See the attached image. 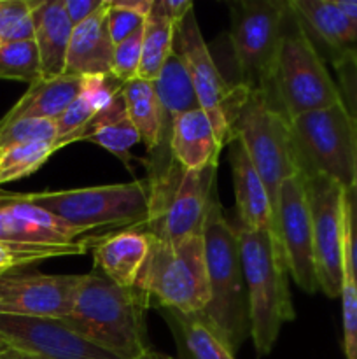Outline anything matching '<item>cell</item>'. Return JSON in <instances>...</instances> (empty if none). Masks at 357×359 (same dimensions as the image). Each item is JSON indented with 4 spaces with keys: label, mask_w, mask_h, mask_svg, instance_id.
I'll return each instance as SVG.
<instances>
[{
    "label": "cell",
    "mask_w": 357,
    "mask_h": 359,
    "mask_svg": "<svg viewBox=\"0 0 357 359\" xmlns=\"http://www.w3.org/2000/svg\"><path fill=\"white\" fill-rule=\"evenodd\" d=\"M0 339L41 359H121L56 318L0 314Z\"/></svg>",
    "instance_id": "cell-14"
},
{
    "label": "cell",
    "mask_w": 357,
    "mask_h": 359,
    "mask_svg": "<svg viewBox=\"0 0 357 359\" xmlns=\"http://www.w3.org/2000/svg\"><path fill=\"white\" fill-rule=\"evenodd\" d=\"M84 86H86V77L72 76V74H63L51 79L41 77L35 83L28 84V90L24 91L23 97L9 109L0 123H10L24 118L56 121L83 93Z\"/></svg>",
    "instance_id": "cell-23"
},
{
    "label": "cell",
    "mask_w": 357,
    "mask_h": 359,
    "mask_svg": "<svg viewBox=\"0 0 357 359\" xmlns=\"http://www.w3.org/2000/svg\"><path fill=\"white\" fill-rule=\"evenodd\" d=\"M84 237L90 233L31 203L24 193L0 191V242L72 244Z\"/></svg>",
    "instance_id": "cell-16"
},
{
    "label": "cell",
    "mask_w": 357,
    "mask_h": 359,
    "mask_svg": "<svg viewBox=\"0 0 357 359\" xmlns=\"http://www.w3.org/2000/svg\"><path fill=\"white\" fill-rule=\"evenodd\" d=\"M6 349H9V344H7L4 339H0V353H2V351H6Z\"/></svg>",
    "instance_id": "cell-46"
},
{
    "label": "cell",
    "mask_w": 357,
    "mask_h": 359,
    "mask_svg": "<svg viewBox=\"0 0 357 359\" xmlns=\"http://www.w3.org/2000/svg\"><path fill=\"white\" fill-rule=\"evenodd\" d=\"M300 172L324 175L343 189L356 182V126L343 102L289 119Z\"/></svg>",
    "instance_id": "cell-8"
},
{
    "label": "cell",
    "mask_w": 357,
    "mask_h": 359,
    "mask_svg": "<svg viewBox=\"0 0 357 359\" xmlns=\"http://www.w3.org/2000/svg\"><path fill=\"white\" fill-rule=\"evenodd\" d=\"M154 90L160 98L161 107H163L164 121H167L168 128L178 114L200 109L198 97H196L188 65L175 49L161 69L158 79L154 81Z\"/></svg>",
    "instance_id": "cell-26"
},
{
    "label": "cell",
    "mask_w": 357,
    "mask_h": 359,
    "mask_svg": "<svg viewBox=\"0 0 357 359\" xmlns=\"http://www.w3.org/2000/svg\"><path fill=\"white\" fill-rule=\"evenodd\" d=\"M184 359H234L230 347L216 335L200 314L184 316L164 311Z\"/></svg>",
    "instance_id": "cell-27"
},
{
    "label": "cell",
    "mask_w": 357,
    "mask_h": 359,
    "mask_svg": "<svg viewBox=\"0 0 357 359\" xmlns=\"http://www.w3.org/2000/svg\"><path fill=\"white\" fill-rule=\"evenodd\" d=\"M0 44H2V42H0Z\"/></svg>",
    "instance_id": "cell-47"
},
{
    "label": "cell",
    "mask_w": 357,
    "mask_h": 359,
    "mask_svg": "<svg viewBox=\"0 0 357 359\" xmlns=\"http://www.w3.org/2000/svg\"><path fill=\"white\" fill-rule=\"evenodd\" d=\"M175 51L184 58L200 109L210 119L217 139L224 147L233 140L231 126L251 90L241 84H230L220 76L200 32L195 11H191L177 27Z\"/></svg>",
    "instance_id": "cell-11"
},
{
    "label": "cell",
    "mask_w": 357,
    "mask_h": 359,
    "mask_svg": "<svg viewBox=\"0 0 357 359\" xmlns=\"http://www.w3.org/2000/svg\"><path fill=\"white\" fill-rule=\"evenodd\" d=\"M98 235H90L72 244H20L0 242V277L20 272L35 263L63 256H83L91 251Z\"/></svg>",
    "instance_id": "cell-29"
},
{
    "label": "cell",
    "mask_w": 357,
    "mask_h": 359,
    "mask_svg": "<svg viewBox=\"0 0 357 359\" xmlns=\"http://www.w3.org/2000/svg\"><path fill=\"white\" fill-rule=\"evenodd\" d=\"M203 242L209 269L210 302L200 316L234 354L244 340L251 337L248 302L237 228L231 226L224 217L217 196L210 205L203 226Z\"/></svg>",
    "instance_id": "cell-3"
},
{
    "label": "cell",
    "mask_w": 357,
    "mask_h": 359,
    "mask_svg": "<svg viewBox=\"0 0 357 359\" xmlns=\"http://www.w3.org/2000/svg\"><path fill=\"white\" fill-rule=\"evenodd\" d=\"M139 290L146 291L150 302L154 300L164 311L202 314L210 302L203 233L178 242L154 238Z\"/></svg>",
    "instance_id": "cell-7"
},
{
    "label": "cell",
    "mask_w": 357,
    "mask_h": 359,
    "mask_svg": "<svg viewBox=\"0 0 357 359\" xmlns=\"http://www.w3.org/2000/svg\"><path fill=\"white\" fill-rule=\"evenodd\" d=\"M230 41L241 86L265 91L289 18V2L241 0L231 4Z\"/></svg>",
    "instance_id": "cell-10"
},
{
    "label": "cell",
    "mask_w": 357,
    "mask_h": 359,
    "mask_svg": "<svg viewBox=\"0 0 357 359\" xmlns=\"http://www.w3.org/2000/svg\"><path fill=\"white\" fill-rule=\"evenodd\" d=\"M303 177L310 202L318 290L328 298H338L346 224L345 189L324 175Z\"/></svg>",
    "instance_id": "cell-12"
},
{
    "label": "cell",
    "mask_w": 357,
    "mask_h": 359,
    "mask_svg": "<svg viewBox=\"0 0 357 359\" xmlns=\"http://www.w3.org/2000/svg\"><path fill=\"white\" fill-rule=\"evenodd\" d=\"M230 161L240 226L247 230H276L268 189L238 139L230 142Z\"/></svg>",
    "instance_id": "cell-20"
},
{
    "label": "cell",
    "mask_w": 357,
    "mask_h": 359,
    "mask_svg": "<svg viewBox=\"0 0 357 359\" xmlns=\"http://www.w3.org/2000/svg\"><path fill=\"white\" fill-rule=\"evenodd\" d=\"M100 111H104V109H100L86 84L84 91L76 98V102L56 119V128H58L56 146H58V149L69 146V144L83 142L84 130Z\"/></svg>",
    "instance_id": "cell-33"
},
{
    "label": "cell",
    "mask_w": 357,
    "mask_h": 359,
    "mask_svg": "<svg viewBox=\"0 0 357 359\" xmlns=\"http://www.w3.org/2000/svg\"><path fill=\"white\" fill-rule=\"evenodd\" d=\"M56 151H59L58 146L52 142H31L0 147V186L31 175Z\"/></svg>",
    "instance_id": "cell-30"
},
{
    "label": "cell",
    "mask_w": 357,
    "mask_h": 359,
    "mask_svg": "<svg viewBox=\"0 0 357 359\" xmlns=\"http://www.w3.org/2000/svg\"><path fill=\"white\" fill-rule=\"evenodd\" d=\"M336 4L354 23H357V0H336Z\"/></svg>",
    "instance_id": "cell-42"
},
{
    "label": "cell",
    "mask_w": 357,
    "mask_h": 359,
    "mask_svg": "<svg viewBox=\"0 0 357 359\" xmlns=\"http://www.w3.org/2000/svg\"><path fill=\"white\" fill-rule=\"evenodd\" d=\"M345 207H346V233H349L350 258H352L354 270L357 276V189H345Z\"/></svg>",
    "instance_id": "cell-39"
},
{
    "label": "cell",
    "mask_w": 357,
    "mask_h": 359,
    "mask_svg": "<svg viewBox=\"0 0 357 359\" xmlns=\"http://www.w3.org/2000/svg\"><path fill=\"white\" fill-rule=\"evenodd\" d=\"M38 0H0V42L34 41V11Z\"/></svg>",
    "instance_id": "cell-34"
},
{
    "label": "cell",
    "mask_w": 357,
    "mask_h": 359,
    "mask_svg": "<svg viewBox=\"0 0 357 359\" xmlns=\"http://www.w3.org/2000/svg\"><path fill=\"white\" fill-rule=\"evenodd\" d=\"M149 221L144 228L161 242L202 235L216 193L217 167L182 170L172 154L149 156Z\"/></svg>",
    "instance_id": "cell-4"
},
{
    "label": "cell",
    "mask_w": 357,
    "mask_h": 359,
    "mask_svg": "<svg viewBox=\"0 0 357 359\" xmlns=\"http://www.w3.org/2000/svg\"><path fill=\"white\" fill-rule=\"evenodd\" d=\"M74 25L63 0H38L34 11V42L38 51L41 77L63 76L66 70Z\"/></svg>",
    "instance_id": "cell-21"
},
{
    "label": "cell",
    "mask_w": 357,
    "mask_h": 359,
    "mask_svg": "<svg viewBox=\"0 0 357 359\" xmlns=\"http://www.w3.org/2000/svg\"><path fill=\"white\" fill-rule=\"evenodd\" d=\"M354 126H356V182H354V188L357 189V119H354Z\"/></svg>",
    "instance_id": "cell-44"
},
{
    "label": "cell",
    "mask_w": 357,
    "mask_h": 359,
    "mask_svg": "<svg viewBox=\"0 0 357 359\" xmlns=\"http://www.w3.org/2000/svg\"><path fill=\"white\" fill-rule=\"evenodd\" d=\"M168 151L172 160L188 172H200L219 163L223 144L219 142L212 123L202 109L178 114L172 121L168 133Z\"/></svg>",
    "instance_id": "cell-19"
},
{
    "label": "cell",
    "mask_w": 357,
    "mask_h": 359,
    "mask_svg": "<svg viewBox=\"0 0 357 359\" xmlns=\"http://www.w3.org/2000/svg\"><path fill=\"white\" fill-rule=\"evenodd\" d=\"M149 359H175V358H172V356H167V354H160V353H150V356H149Z\"/></svg>",
    "instance_id": "cell-45"
},
{
    "label": "cell",
    "mask_w": 357,
    "mask_h": 359,
    "mask_svg": "<svg viewBox=\"0 0 357 359\" xmlns=\"http://www.w3.org/2000/svg\"><path fill=\"white\" fill-rule=\"evenodd\" d=\"M248 302L251 339L259 358L272 353L286 323L294 319L289 270L276 230L237 226Z\"/></svg>",
    "instance_id": "cell-2"
},
{
    "label": "cell",
    "mask_w": 357,
    "mask_h": 359,
    "mask_svg": "<svg viewBox=\"0 0 357 359\" xmlns=\"http://www.w3.org/2000/svg\"><path fill=\"white\" fill-rule=\"evenodd\" d=\"M153 242V233L146 228H126L115 233L98 235L91 245L94 270L119 287H139Z\"/></svg>",
    "instance_id": "cell-17"
},
{
    "label": "cell",
    "mask_w": 357,
    "mask_h": 359,
    "mask_svg": "<svg viewBox=\"0 0 357 359\" xmlns=\"http://www.w3.org/2000/svg\"><path fill=\"white\" fill-rule=\"evenodd\" d=\"M231 132L233 139L240 140L245 147L252 165L261 175L275 210L282 182L301 174L289 118L273 105L265 91L251 90L234 118Z\"/></svg>",
    "instance_id": "cell-9"
},
{
    "label": "cell",
    "mask_w": 357,
    "mask_h": 359,
    "mask_svg": "<svg viewBox=\"0 0 357 359\" xmlns=\"http://www.w3.org/2000/svg\"><path fill=\"white\" fill-rule=\"evenodd\" d=\"M147 16L146 14L135 13L126 7H122L118 0H111V11H108V32L114 44L125 41L132 34H135L139 28L144 27Z\"/></svg>",
    "instance_id": "cell-38"
},
{
    "label": "cell",
    "mask_w": 357,
    "mask_h": 359,
    "mask_svg": "<svg viewBox=\"0 0 357 359\" xmlns=\"http://www.w3.org/2000/svg\"><path fill=\"white\" fill-rule=\"evenodd\" d=\"M290 13L326 48L331 60L357 53V23H354L336 0H290Z\"/></svg>",
    "instance_id": "cell-22"
},
{
    "label": "cell",
    "mask_w": 357,
    "mask_h": 359,
    "mask_svg": "<svg viewBox=\"0 0 357 359\" xmlns=\"http://www.w3.org/2000/svg\"><path fill=\"white\" fill-rule=\"evenodd\" d=\"M108 11L111 0H105L97 13L74 27L65 74L80 77L112 76L115 44L108 32Z\"/></svg>",
    "instance_id": "cell-18"
},
{
    "label": "cell",
    "mask_w": 357,
    "mask_h": 359,
    "mask_svg": "<svg viewBox=\"0 0 357 359\" xmlns=\"http://www.w3.org/2000/svg\"><path fill=\"white\" fill-rule=\"evenodd\" d=\"M275 221L290 277L304 293H317L314 230L303 174L287 179L280 186L275 203Z\"/></svg>",
    "instance_id": "cell-13"
},
{
    "label": "cell",
    "mask_w": 357,
    "mask_h": 359,
    "mask_svg": "<svg viewBox=\"0 0 357 359\" xmlns=\"http://www.w3.org/2000/svg\"><path fill=\"white\" fill-rule=\"evenodd\" d=\"M356 277H357V276H356Z\"/></svg>",
    "instance_id": "cell-48"
},
{
    "label": "cell",
    "mask_w": 357,
    "mask_h": 359,
    "mask_svg": "<svg viewBox=\"0 0 357 359\" xmlns=\"http://www.w3.org/2000/svg\"><path fill=\"white\" fill-rule=\"evenodd\" d=\"M0 359H41V358L34 356V354L30 353H24V351L16 349V347H9V349L0 353Z\"/></svg>",
    "instance_id": "cell-43"
},
{
    "label": "cell",
    "mask_w": 357,
    "mask_h": 359,
    "mask_svg": "<svg viewBox=\"0 0 357 359\" xmlns=\"http://www.w3.org/2000/svg\"><path fill=\"white\" fill-rule=\"evenodd\" d=\"M150 297L112 284L98 270L84 273L69 316L62 318L77 333L121 359H149L146 314Z\"/></svg>",
    "instance_id": "cell-1"
},
{
    "label": "cell",
    "mask_w": 357,
    "mask_h": 359,
    "mask_svg": "<svg viewBox=\"0 0 357 359\" xmlns=\"http://www.w3.org/2000/svg\"><path fill=\"white\" fill-rule=\"evenodd\" d=\"M58 140V128L52 119L24 118L10 123H0V147L31 142H52Z\"/></svg>",
    "instance_id": "cell-35"
},
{
    "label": "cell",
    "mask_w": 357,
    "mask_h": 359,
    "mask_svg": "<svg viewBox=\"0 0 357 359\" xmlns=\"http://www.w3.org/2000/svg\"><path fill=\"white\" fill-rule=\"evenodd\" d=\"M265 93L289 119L342 102L338 84L298 20L293 32L284 30Z\"/></svg>",
    "instance_id": "cell-5"
},
{
    "label": "cell",
    "mask_w": 357,
    "mask_h": 359,
    "mask_svg": "<svg viewBox=\"0 0 357 359\" xmlns=\"http://www.w3.org/2000/svg\"><path fill=\"white\" fill-rule=\"evenodd\" d=\"M342 316H343V354L345 359H357V277L350 258L349 233L345 224L342 258Z\"/></svg>",
    "instance_id": "cell-31"
},
{
    "label": "cell",
    "mask_w": 357,
    "mask_h": 359,
    "mask_svg": "<svg viewBox=\"0 0 357 359\" xmlns=\"http://www.w3.org/2000/svg\"><path fill=\"white\" fill-rule=\"evenodd\" d=\"M332 69L338 79V90L342 95V102L349 114L357 119V53L354 55L340 56L331 60Z\"/></svg>",
    "instance_id": "cell-37"
},
{
    "label": "cell",
    "mask_w": 357,
    "mask_h": 359,
    "mask_svg": "<svg viewBox=\"0 0 357 359\" xmlns=\"http://www.w3.org/2000/svg\"><path fill=\"white\" fill-rule=\"evenodd\" d=\"M178 25L164 16L153 4V11L144 23V39H142V62H140L139 77L144 81H154L160 76L161 69L175 49V34Z\"/></svg>",
    "instance_id": "cell-28"
},
{
    "label": "cell",
    "mask_w": 357,
    "mask_h": 359,
    "mask_svg": "<svg viewBox=\"0 0 357 359\" xmlns=\"http://www.w3.org/2000/svg\"><path fill=\"white\" fill-rule=\"evenodd\" d=\"M156 6L164 16H168L177 25H181V21L191 11H195V4L189 2V0H156Z\"/></svg>",
    "instance_id": "cell-41"
},
{
    "label": "cell",
    "mask_w": 357,
    "mask_h": 359,
    "mask_svg": "<svg viewBox=\"0 0 357 359\" xmlns=\"http://www.w3.org/2000/svg\"><path fill=\"white\" fill-rule=\"evenodd\" d=\"M27 196L31 203L86 233L102 228H144L150 214L147 181L27 193Z\"/></svg>",
    "instance_id": "cell-6"
},
{
    "label": "cell",
    "mask_w": 357,
    "mask_h": 359,
    "mask_svg": "<svg viewBox=\"0 0 357 359\" xmlns=\"http://www.w3.org/2000/svg\"><path fill=\"white\" fill-rule=\"evenodd\" d=\"M0 79L35 83L41 79L38 51L34 41H14L0 44Z\"/></svg>",
    "instance_id": "cell-32"
},
{
    "label": "cell",
    "mask_w": 357,
    "mask_h": 359,
    "mask_svg": "<svg viewBox=\"0 0 357 359\" xmlns=\"http://www.w3.org/2000/svg\"><path fill=\"white\" fill-rule=\"evenodd\" d=\"M122 98L128 118L132 119L140 135V142H144L149 154L168 149L170 128L164 121L163 107L154 90V83L136 77L122 86Z\"/></svg>",
    "instance_id": "cell-24"
},
{
    "label": "cell",
    "mask_w": 357,
    "mask_h": 359,
    "mask_svg": "<svg viewBox=\"0 0 357 359\" xmlns=\"http://www.w3.org/2000/svg\"><path fill=\"white\" fill-rule=\"evenodd\" d=\"M84 140L98 144L119 158H128L130 147L140 142V135L133 126L132 119L128 118L122 91L112 100L108 107H105L91 119V123L84 130L83 142Z\"/></svg>",
    "instance_id": "cell-25"
},
{
    "label": "cell",
    "mask_w": 357,
    "mask_h": 359,
    "mask_svg": "<svg viewBox=\"0 0 357 359\" xmlns=\"http://www.w3.org/2000/svg\"><path fill=\"white\" fill-rule=\"evenodd\" d=\"M83 277L24 270L0 277V314L65 318L72 311Z\"/></svg>",
    "instance_id": "cell-15"
},
{
    "label": "cell",
    "mask_w": 357,
    "mask_h": 359,
    "mask_svg": "<svg viewBox=\"0 0 357 359\" xmlns=\"http://www.w3.org/2000/svg\"><path fill=\"white\" fill-rule=\"evenodd\" d=\"M104 2L105 0H63L65 11L74 27H77L79 23L86 21L91 14L97 13L104 6Z\"/></svg>",
    "instance_id": "cell-40"
},
{
    "label": "cell",
    "mask_w": 357,
    "mask_h": 359,
    "mask_svg": "<svg viewBox=\"0 0 357 359\" xmlns=\"http://www.w3.org/2000/svg\"><path fill=\"white\" fill-rule=\"evenodd\" d=\"M142 39L144 27L139 28L130 37H126L122 42L115 44L114 60H112V76L121 83L126 84L139 77L140 62H142Z\"/></svg>",
    "instance_id": "cell-36"
}]
</instances>
